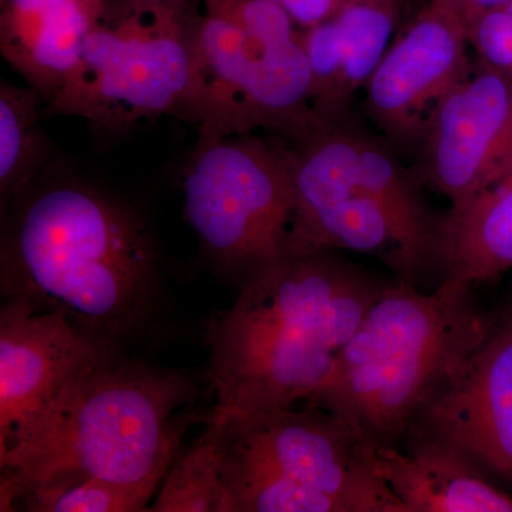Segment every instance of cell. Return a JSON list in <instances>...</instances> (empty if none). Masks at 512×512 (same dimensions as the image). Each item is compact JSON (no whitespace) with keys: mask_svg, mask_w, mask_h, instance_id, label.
I'll return each instance as SVG.
<instances>
[{"mask_svg":"<svg viewBox=\"0 0 512 512\" xmlns=\"http://www.w3.org/2000/svg\"><path fill=\"white\" fill-rule=\"evenodd\" d=\"M0 286L3 299L62 313L119 353L153 332L164 306L160 252L143 212L56 165L2 212Z\"/></svg>","mask_w":512,"mask_h":512,"instance_id":"1","label":"cell"},{"mask_svg":"<svg viewBox=\"0 0 512 512\" xmlns=\"http://www.w3.org/2000/svg\"><path fill=\"white\" fill-rule=\"evenodd\" d=\"M386 286L339 251L286 252L262 266L208 329L214 409L258 413L308 402Z\"/></svg>","mask_w":512,"mask_h":512,"instance_id":"2","label":"cell"},{"mask_svg":"<svg viewBox=\"0 0 512 512\" xmlns=\"http://www.w3.org/2000/svg\"><path fill=\"white\" fill-rule=\"evenodd\" d=\"M197 389L185 373L127 353L99 360L32 431L0 456V511L20 491L60 476L100 478L154 495L180 450Z\"/></svg>","mask_w":512,"mask_h":512,"instance_id":"3","label":"cell"},{"mask_svg":"<svg viewBox=\"0 0 512 512\" xmlns=\"http://www.w3.org/2000/svg\"><path fill=\"white\" fill-rule=\"evenodd\" d=\"M473 289L434 292L397 281L367 309L308 404L348 423L369 444H396L493 325Z\"/></svg>","mask_w":512,"mask_h":512,"instance_id":"4","label":"cell"},{"mask_svg":"<svg viewBox=\"0 0 512 512\" xmlns=\"http://www.w3.org/2000/svg\"><path fill=\"white\" fill-rule=\"evenodd\" d=\"M191 126L202 138L265 130L295 144L332 124L312 103L302 28L272 0H198Z\"/></svg>","mask_w":512,"mask_h":512,"instance_id":"5","label":"cell"},{"mask_svg":"<svg viewBox=\"0 0 512 512\" xmlns=\"http://www.w3.org/2000/svg\"><path fill=\"white\" fill-rule=\"evenodd\" d=\"M217 413L231 512H406L369 443L322 407Z\"/></svg>","mask_w":512,"mask_h":512,"instance_id":"6","label":"cell"},{"mask_svg":"<svg viewBox=\"0 0 512 512\" xmlns=\"http://www.w3.org/2000/svg\"><path fill=\"white\" fill-rule=\"evenodd\" d=\"M194 10L110 0L46 114L77 117L106 134L161 116L187 120L195 84Z\"/></svg>","mask_w":512,"mask_h":512,"instance_id":"7","label":"cell"},{"mask_svg":"<svg viewBox=\"0 0 512 512\" xmlns=\"http://www.w3.org/2000/svg\"><path fill=\"white\" fill-rule=\"evenodd\" d=\"M184 212L202 258L238 286L288 251L291 148L251 134L197 138L183 171Z\"/></svg>","mask_w":512,"mask_h":512,"instance_id":"8","label":"cell"},{"mask_svg":"<svg viewBox=\"0 0 512 512\" xmlns=\"http://www.w3.org/2000/svg\"><path fill=\"white\" fill-rule=\"evenodd\" d=\"M293 214L288 251L376 256L416 285L402 239L383 208L350 177L336 124L291 148Z\"/></svg>","mask_w":512,"mask_h":512,"instance_id":"9","label":"cell"},{"mask_svg":"<svg viewBox=\"0 0 512 512\" xmlns=\"http://www.w3.org/2000/svg\"><path fill=\"white\" fill-rule=\"evenodd\" d=\"M423 178L451 204L512 175V74L481 66L431 113Z\"/></svg>","mask_w":512,"mask_h":512,"instance_id":"10","label":"cell"},{"mask_svg":"<svg viewBox=\"0 0 512 512\" xmlns=\"http://www.w3.org/2000/svg\"><path fill=\"white\" fill-rule=\"evenodd\" d=\"M468 22L457 0H427L367 82L366 110L389 136H424L431 113L470 76Z\"/></svg>","mask_w":512,"mask_h":512,"instance_id":"11","label":"cell"},{"mask_svg":"<svg viewBox=\"0 0 512 512\" xmlns=\"http://www.w3.org/2000/svg\"><path fill=\"white\" fill-rule=\"evenodd\" d=\"M113 350L82 335L62 313L19 299L0 311V456L32 431L64 390Z\"/></svg>","mask_w":512,"mask_h":512,"instance_id":"12","label":"cell"},{"mask_svg":"<svg viewBox=\"0 0 512 512\" xmlns=\"http://www.w3.org/2000/svg\"><path fill=\"white\" fill-rule=\"evenodd\" d=\"M406 436L453 444L512 483V311L414 419Z\"/></svg>","mask_w":512,"mask_h":512,"instance_id":"13","label":"cell"},{"mask_svg":"<svg viewBox=\"0 0 512 512\" xmlns=\"http://www.w3.org/2000/svg\"><path fill=\"white\" fill-rule=\"evenodd\" d=\"M412 437L409 450L369 444L370 463L406 512H512L510 494L460 448L431 437Z\"/></svg>","mask_w":512,"mask_h":512,"instance_id":"14","label":"cell"},{"mask_svg":"<svg viewBox=\"0 0 512 512\" xmlns=\"http://www.w3.org/2000/svg\"><path fill=\"white\" fill-rule=\"evenodd\" d=\"M110 0H0V52L47 104L76 69Z\"/></svg>","mask_w":512,"mask_h":512,"instance_id":"15","label":"cell"},{"mask_svg":"<svg viewBox=\"0 0 512 512\" xmlns=\"http://www.w3.org/2000/svg\"><path fill=\"white\" fill-rule=\"evenodd\" d=\"M434 268L471 289L511 271L512 175L437 218Z\"/></svg>","mask_w":512,"mask_h":512,"instance_id":"16","label":"cell"},{"mask_svg":"<svg viewBox=\"0 0 512 512\" xmlns=\"http://www.w3.org/2000/svg\"><path fill=\"white\" fill-rule=\"evenodd\" d=\"M46 101L35 89L0 84V208L10 204L56 165L42 124Z\"/></svg>","mask_w":512,"mask_h":512,"instance_id":"17","label":"cell"},{"mask_svg":"<svg viewBox=\"0 0 512 512\" xmlns=\"http://www.w3.org/2000/svg\"><path fill=\"white\" fill-rule=\"evenodd\" d=\"M220 433L221 416L212 409L200 439L175 454L147 511L231 512L221 476Z\"/></svg>","mask_w":512,"mask_h":512,"instance_id":"18","label":"cell"},{"mask_svg":"<svg viewBox=\"0 0 512 512\" xmlns=\"http://www.w3.org/2000/svg\"><path fill=\"white\" fill-rule=\"evenodd\" d=\"M407 0H348L332 16L338 29L343 87L349 103L390 47Z\"/></svg>","mask_w":512,"mask_h":512,"instance_id":"19","label":"cell"},{"mask_svg":"<svg viewBox=\"0 0 512 512\" xmlns=\"http://www.w3.org/2000/svg\"><path fill=\"white\" fill-rule=\"evenodd\" d=\"M151 497L100 478L60 476L23 488L18 505L35 512H136L147 511Z\"/></svg>","mask_w":512,"mask_h":512,"instance_id":"20","label":"cell"},{"mask_svg":"<svg viewBox=\"0 0 512 512\" xmlns=\"http://www.w3.org/2000/svg\"><path fill=\"white\" fill-rule=\"evenodd\" d=\"M468 39L477 50L481 66L512 74V18L503 8L470 20Z\"/></svg>","mask_w":512,"mask_h":512,"instance_id":"21","label":"cell"},{"mask_svg":"<svg viewBox=\"0 0 512 512\" xmlns=\"http://www.w3.org/2000/svg\"><path fill=\"white\" fill-rule=\"evenodd\" d=\"M291 15L299 28L313 25L332 18L348 0H272Z\"/></svg>","mask_w":512,"mask_h":512,"instance_id":"22","label":"cell"},{"mask_svg":"<svg viewBox=\"0 0 512 512\" xmlns=\"http://www.w3.org/2000/svg\"><path fill=\"white\" fill-rule=\"evenodd\" d=\"M508 2L510 0H457L458 5L463 9L464 15H466L467 22L477 18L481 13L488 12V10L501 8Z\"/></svg>","mask_w":512,"mask_h":512,"instance_id":"23","label":"cell"},{"mask_svg":"<svg viewBox=\"0 0 512 512\" xmlns=\"http://www.w3.org/2000/svg\"><path fill=\"white\" fill-rule=\"evenodd\" d=\"M130 2L138 6H150V8L188 10L197 0H130Z\"/></svg>","mask_w":512,"mask_h":512,"instance_id":"24","label":"cell"}]
</instances>
